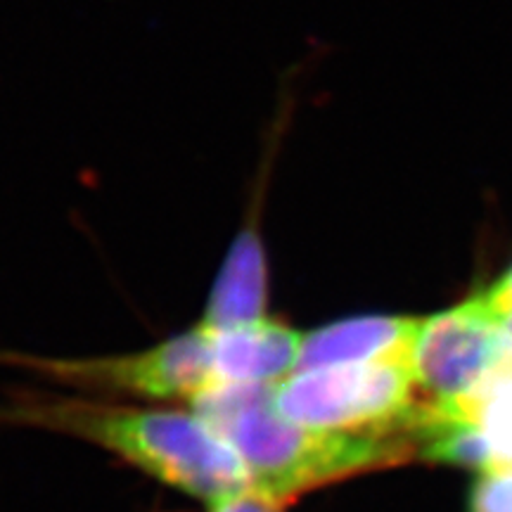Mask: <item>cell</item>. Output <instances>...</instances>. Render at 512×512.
<instances>
[{
	"label": "cell",
	"instance_id": "cell-1",
	"mask_svg": "<svg viewBox=\"0 0 512 512\" xmlns=\"http://www.w3.org/2000/svg\"><path fill=\"white\" fill-rule=\"evenodd\" d=\"M0 415L17 425L88 441L207 508L254 491L238 453L195 408L27 396Z\"/></svg>",
	"mask_w": 512,
	"mask_h": 512
},
{
	"label": "cell",
	"instance_id": "cell-2",
	"mask_svg": "<svg viewBox=\"0 0 512 512\" xmlns=\"http://www.w3.org/2000/svg\"><path fill=\"white\" fill-rule=\"evenodd\" d=\"M273 387H221L192 406L233 446L259 494L287 505L418 453L413 437H358L302 425L280 411Z\"/></svg>",
	"mask_w": 512,
	"mask_h": 512
},
{
	"label": "cell",
	"instance_id": "cell-3",
	"mask_svg": "<svg viewBox=\"0 0 512 512\" xmlns=\"http://www.w3.org/2000/svg\"><path fill=\"white\" fill-rule=\"evenodd\" d=\"M287 418L358 437H413L422 401L411 356L297 368L273 387Z\"/></svg>",
	"mask_w": 512,
	"mask_h": 512
},
{
	"label": "cell",
	"instance_id": "cell-4",
	"mask_svg": "<svg viewBox=\"0 0 512 512\" xmlns=\"http://www.w3.org/2000/svg\"><path fill=\"white\" fill-rule=\"evenodd\" d=\"M19 366L91 392L124 394L145 401H185L192 408L221 387L216 337L202 320L143 351L102 358H27Z\"/></svg>",
	"mask_w": 512,
	"mask_h": 512
},
{
	"label": "cell",
	"instance_id": "cell-5",
	"mask_svg": "<svg viewBox=\"0 0 512 512\" xmlns=\"http://www.w3.org/2000/svg\"><path fill=\"white\" fill-rule=\"evenodd\" d=\"M503 316L486 292L420 318L413 375L427 411H451L482 392L503 366Z\"/></svg>",
	"mask_w": 512,
	"mask_h": 512
},
{
	"label": "cell",
	"instance_id": "cell-6",
	"mask_svg": "<svg viewBox=\"0 0 512 512\" xmlns=\"http://www.w3.org/2000/svg\"><path fill=\"white\" fill-rule=\"evenodd\" d=\"M211 330L216 337L221 387H238V384L273 387L299 368L304 332L290 328L283 320L268 316L254 323Z\"/></svg>",
	"mask_w": 512,
	"mask_h": 512
},
{
	"label": "cell",
	"instance_id": "cell-7",
	"mask_svg": "<svg viewBox=\"0 0 512 512\" xmlns=\"http://www.w3.org/2000/svg\"><path fill=\"white\" fill-rule=\"evenodd\" d=\"M420 318L354 316L304 332L299 368L411 356Z\"/></svg>",
	"mask_w": 512,
	"mask_h": 512
},
{
	"label": "cell",
	"instance_id": "cell-8",
	"mask_svg": "<svg viewBox=\"0 0 512 512\" xmlns=\"http://www.w3.org/2000/svg\"><path fill=\"white\" fill-rule=\"evenodd\" d=\"M268 318V261L256 230H242L211 287L202 323L233 328Z\"/></svg>",
	"mask_w": 512,
	"mask_h": 512
},
{
	"label": "cell",
	"instance_id": "cell-9",
	"mask_svg": "<svg viewBox=\"0 0 512 512\" xmlns=\"http://www.w3.org/2000/svg\"><path fill=\"white\" fill-rule=\"evenodd\" d=\"M434 415H460L477 427L489 451V467L512 465V366L501 370L484 384L482 392L451 411Z\"/></svg>",
	"mask_w": 512,
	"mask_h": 512
},
{
	"label": "cell",
	"instance_id": "cell-10",
	"mask_svg": "<svg viewBox=\"0 0 512 512\" xmlns=\"http://www.w3.org/2000/svg\"><path fill=\"white\" fill-rule=\"evenodd\" d=\"M470 512H512V465L486 467L472 489Z\"/></svg>",
	"mask_w": 512,
	"mask_h": 512
},
{
	"label": "cell",
	"instance_id": "cell-11",
	"mask_svg": "<svg viewBox=\"0 0 512 512\" xmlns=\"http://www.w3.org/2000/svg\"><path fill=\"white\" fill-rule=\"evenodd\" d=\"M285 508V503L259 494V491H245L240 496L209 505V512H285Z\"/></svg>",
	"mask_w": 512,
	"mask_h": 512
},
{
	"label": "cell",
	"instance_id": "cell-12",
	"mask_svg": "<svg viewBox=\"0 0 512 512\" xmlns=\"http://www.w3.org/2000/svg\"><path fill=\"white\" fill-rule=\"evenodd\" d=\"M486 297H489L491 304L501 311V316L512 311V266L498 278V283L494 287L486 290Z\"/></svg>",
	"mask_w": 512,
	"mask_h": 512
},
{
	"label": "cell",
	"instance_id": "cell-13",
	"mask_svg": "<svg viewBox=\"0 0 512 512\" xmlns=\"http://www.w3.org/2000/svg\"><path fill=\"white\" fill-rule=\"evenodd\" d=\"M503 366H512V311L503 313Z\"/></svg>",
	"mask_w": 512,
	"mask_h": 512
}]
</instances>
